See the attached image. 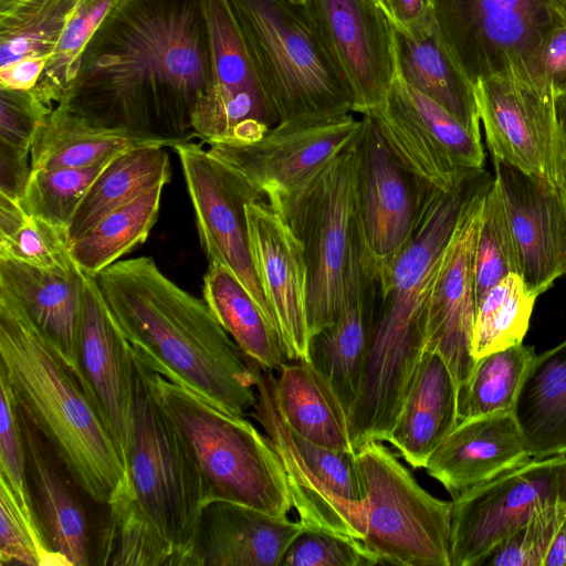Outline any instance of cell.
Listing matches in <instances>:
<instances>
[{
  "mask_svg": "<svg viewBox=\"0 0 566 566\" xmlns=\"http://www.w3.org/2000/svg\"><path fill=\"white\" fill-rule=\"evenodd\" d=\"M380 564L360 539L306 528L286 548L280 566H373Z\"/></svg>",
  "mask_w": 566,
  "mask_h": 566,
  "instance_id": "obj_46",
  "label": "cell"
},
{
  "mask_svg": "<svg viewBox=\"0 0 566 566\" xmlns=\"http://www.w3.org/2000/svg\"><path fill=\"white\" fill-rule=\"evenodd\" d=\"M518 274L517 253L499 186L493 180L480 210L473 253L475 305L509 274Z\"/></svg>",
  "mask_w": 566,
  "mask_h": 566,
  "instance_id": "obj_42",
  "label": "cell"
},
{
  "mask_svg": "<svg viewBox=\"0 0 566 566\" xmlns=\"http://www.w3.org/2000/svg\"><path fill=\"white\" fill-rule=\"evenodd\" d=\"M125 471L106 505L104 525L115 547L142 565L192 566L206 505L201 474L159 398L154 370L135 350Z\"/></svg>",
  "mask_w": 566,
  "mask_h": 566,
  "instance_id": "obj_4",
  "label": "cell"
},
{
  "mask_svg": "<svg viewBox=\"0 0 566 566\" xmlns=\"http://www.w3.org/2000/svg\"><path fill=\"white\" fill-rule=\"evenodd\" d=\"M494 178L484 168L451 189L427 185L416 229L380 284V301L349 419L373 433L392 429L426 350L424 308L438 265L467 210Z\"/></svg>",
  "mask_w": 566,
  "mask_h": 566,
  "instance_id": "obj_3",
  "label": "cell"
},
{
  "mask_svg": "<svg viewBox=\"0 0 566 566\" xmlns=\"http://www.w3.org/2000/svg\"><path fill=\"white\" fill-rule=\"evenodd\" d=\"M392 24L409 29L422 22L430 13L427 0H379Z\"/></svg>",
  "mask_w": 566,
  "mask_h": 566,
  "instance_id": "obj_52",
  "label": "cell"
},
{
  "mask_svg": "<svg viewBox=\"0 0 566 566\" xmlns=\"http://www.w3.org/2000/svg\"><path fill=\"white\" fill-rule=\"evenodd\" d=\"M301 1H305V0H301Z\"/></svg>",
  "mask_w": 566,
  "mask_h": 566,
  "instance_id": "obj_57",
  "label": "cell"
},
{
  "mask_svg": "<svg viewBox=\"0 0 566 566\" xmlns=\"http://www.w3.org/2000/svg\"><path fill=\"white\" fill-rule=\"evenodd\" d=\"M353 113L280 122L252 143L209 144V153L230 168L273 210L295 197L360 129Z\"/></svg>",
  "mask_w": 566,
  "mask_h": 566,
  "instance_id": "obj_12",
  "label": "cell"
},
{
  "mask_svg": "<svg viewBox=\"0 0 566 566\" xmlns=\"http://www.w3.org/2000/svg\"><path fill=\"white\" fill-rule=\"evenodd\" d=\"M274 395L282 418L296 433L329 449L356 451L346 409L308 361L284 364L274 378Z\"/></svg>",
  "mask_w": 566,
  "mask_h": 566,
  "instance_id": "obj_32",
  "label": "cell"
},
{
  "mask_svg": "<svg viewBox=\"0 0 566 566\" xmlns=\"http://www.w3.org/2000/svg\"><path fill=\"white\" fill-rule=\"evenodd\" d=\"M107 163L31 170L21 203L30 214L67 230L80 202Z\"/></svg>",
  "mask_w": 566,
  "mask_h": 566,
  "instance_id": "obj_43",
  "label": "cell"
},
{
  "mask_svg": "<svg viewBox=\"0 0 566 566\" xmlns=\"http://www.w3.org/2000/svg\"><path fill=\"white\" fill-rule=\"evenodd\" d=\"M303 525L248 505L212 501L199 522L192 566H280Z\"/></svg>",
  "mask_w": 566,
  "mask_h": 566,
  "instance_id": "obj_27",
  "label": "cell"
},
{
  "mask_svg": "<svg viewBox=\"0 0 566 566\" xmlns=\"http://www.w3.org/2000/svg\"><path fill=\"white\" fill-rule=\"evenodd\" d=\"M565 516L566 504L538 510L524 525L496 544L478 566H543L554 534Z\"/></svg>",
  "mask_w": 566,
  "mask_h": 566,
  "instance_id": "obj_45",
  "label": "cell"
},
{
  "mask_svg": "<svg viewBox=\"0 0 566 566\" xmlns=\"http://www.w3.org/2000/svg\"><path fill=\"white\" fill-rule=\"evenodd\" d=\"M164 146L132 148L113 157L90 186L67 228L70 244L112 211L170 180Z\"/></svg>",
  "mask_w": 566,
  "mask_h": 566,
  "instance_id": "obj_33",
  "label": "cell"
},
{
  "mask_svg": "<svg viewBox=\"0 0 566 566\" xmlns=\"http://www.w3.org/2000/svg\"><path fill=\"white\" fill-rule=\"evenodd\" d=\"M458 422L455 379L439 354L424 350L387 441L410 467L424 469Z\"/></svg>",
  "mask_w": 566,
  "mask_h": 566,
  "instance_id": "obj_30",
  "label": "cell"
},
{
  "mask_svg": "<svg viewBox=\"0 0 566 566\" xmlns=\"http://www.w3.org/2000/svg\"><path fill=\"white\" fill-rule=\"evenodd\" d=\"M484 196L467 210L455 228L438 265L424 308L426 350L443 358L458 387L476 363L472 354L473 253Z\"/></svg>",
  "mask_w": 566,
  "mask_h": 566,
  "instance_id": "obj_23",
  "label": "cell"
},
{
  "mask_svg": "<svg viewBox=\"0 0 566 566\" xmlns=\"http://www.w3.org/2000/svg\"><path fill=\"white\" fill-rule=\"evenodd\" d=\"M379 1V0H378Z\"/></svg>",
  "mask_w": 566,
  "mask_h": 566,
  "instance_id": "obj_58",
  "label": "cell"
},
{
  "mask_svg": "<svg viewBox=\"0 0 566 566\" xmlns=\"http://www.w3.org/2000/svg\"><path fill=\"white\" fill-rule=\"evenodd\" d=\"M85 274L0 259V290L7 292L76 374Z\"/></svg>",
  "mask_w": 566,
  "mask_h": 566,
  "instance_id": "obj_28",
  "label": "cell"
},
{
  "mask_svg": "<svg viewBox=\"0 0 566 566\" xmlns=\"http://www.w3.org/2000/svg\"><path fill=\"white\" fill-rule=\"evenodd\" d=\"M356 453L366 491L365 547L380 564L451 566L452 501L420 486L381 441Z\"/></svg>",
  "mask_w": 566,
  "mask_h": 566,
  "instance_id": "obj_10",
  "label": "cell"
},
{
  "mask_svg": "<svg viewBox=\"0 0 566 566\" xmlns=\"http://www.w3.org/2000/svg\"><path fill=\"white\" fill-rule=\"evenodd\" d=\"M75 376L126 465L133 427L134 349L94 276L86 274Z\"/></svg>",
  "mask_w": 566,
  "mask_h": 566,
  "instance_id": "obj_20",
  "label": "cell"
},
{
  "mask_svg": "<svg viewBox=\"0 0 566 566\" xmlns=\"http://www.w3.org/2000/svg\"><path fill=\"white\" fill-rule=\"evenodd\" d=\"M495 181L513 235L520 276L535 296L566 274V203L562 190L501 159Z\"/></svg>",
  "mask_w": 566,
  "mask_h": 566,
  "instance_id": "obj_22",
  "label": "cell"
},
{
  "mask_svg": "<svg viewBox=\"0 0 566 566\" xmlns=\"http://www.w3.org/2000/svg\"><path fill=\"white\" fill-rule=\"evenodd\" d=\"M48 57H24L0 67V85L32 90L40 80Z\"/></svg>",
  "mask_w": 566,
  "mask_h": 566,
  "instance_id": "obj_51",
  "label": "cell"
},
{
  "mask_svg": "<svg viewBox=\"0 0 566 566\" xmlns=\"http://www.w3.org/2000/svg\"><path fill=\"white\" fill-rule=\"evenodd\" d=\"M202 293L216 318L251 360L277 371L289 361L276 332L229 270L209 263Z\"/></svg>",
  "mask_w": 566,
  "mask_h": 566,
  "instance_id": "obj_35",
  "label": "cell"
},
{
  "mask_svg": "<svg viewBox=\"0 0 566 566\" xmlns=\"http://www.w3.org/2000/svg\"><path fill=\"white\" fill-rule=\"evenodd\" d=\"M15 409L28 491L42 534L66 566L90 565L93 539L82 490L17 401Z\"/></svg>",
  "mask_w": 566,
  "mask_h": 566,
  "instance_id": "obj_24",
  "label": "cell"
},
{
  "mask_svg": "<svg viewBox=\"0 0 566 566\" xmlns=\"http://www.w3.org/2000/svg\"><path fill=\"white\" fill-rule=\"evenodd\" d=\"M530 459L513 412L500 411L460 420L424 469L454 499Z\"/></svg>",
  "mask_w": 566,
  "mask_h": 566,
  "instance_id": "obj_26",
  "label": "cell"
},
{
  "mask_svg": "<svg viewBox=\"0 0 566 566\" xmlns=\"http://www.w3.org/2000/svg\"><path fill=\"white\" fill-rule=\"evenodd\" d=\"M544 86L555 98L566 95V23L548 35L541 53Z\"/></svg>",
  "mask_w": 566,
  "mask_h": 566,
  "instance_id": "obj_49",
  "label": "cell"
},
{
  "mask_svg": "<svg viewBox=\"0 0 566 566\" xmlns=\"http://www.w3.org/2000/svg\"><path fill=\"white\" fill-rule=\"evenodd\" d=\"M0 259L39 268H76L67 230L30 214L20 198L0 192Z\"/></svg>",
  "mask_w": 566,
  "mask_h": 566,
  "instance_id": "obj_38",
  "label": "cell"
},
{
  "mask_svg": "<svg viewBox=\"0 0 566 566\" xmlns=\"http://www.w3.org/2000/svg\"><path fill=\"white\" fill-rule=\"evenodd\" d=\"M172 148L180 160L199 238L209 263L229 270L274 328L250 250L245 205L255 201V196L230 168L200 144L185 142Z\"/></svg>",
  "mask_w": 566,
  "mask_h": 566,
  "instance_id": "obj_17",
  "label": "cell"
},
{
  "mask_svg": "<svg viewBox=\"0 0 566 566\" xmlns=\"http://www.w3.org/2000/svg\"><path fill=\"white\" fill-rule=\"evenodd\" d=\"M53 108L32 90L0 85V145L31 153L34 135Z\"/></svg>",
  "mask_w": 566,
  "mask_h": 566,
  "instance_id": "obj_48",
  "label": "cell"
},
{
  "mask_svg": "<svg viewBox=\"0 0 566 566\" xmlns=\"http://www.w3.org/2000/svg\"><path fill=\"white\" fill-rule=\"evenodd\" d=\"M360 120L355 138L356 222L363 253L381 284L413 234L427 184L400 165L369 113Z\"/></svg>",
  "mask_w": 566,
  "mask_h": 566,
  "instance_id": "obj_14",
  "label": "cell"
},
{
  "mask_svg": "<svg viewBox=\"0 0 566 566\" xmlns=\"http://www.w3.org/2000/svg\"><path fill=\"white\" fill-rule=\"evenodd\" d=\"M427 1L443 43L473 86L501 76L549 92L541 53L552 31L566 23L557 0Z\"/></svg>",
  "mask_w": 566,
  "mask_h": 566,
  "instance_id": "obj_8",
  "label": "cell"
},
{
  "mask_svg": "<svg viewBox=\"0 0 566 566\" xmlns=\"http://www.w3.org/2000/svg\"><path fill=\"white\" fill-rule=\"evenodd\" d=\"M94 279L122 333L153 370L229 415H250L254 370L205 300L175 284L151 256L117 261Z\"/></svg>",
  "mask_w": 566,
  "mask_h": 566,
  "instance_id": "obj_2",
  "label": "cell"
},
{
  "mask_svg": "<svg viewBox=\"0 0 566 566\" xmlns=\"http://www.w3.org/2000/svg\"><path fill=\"white\" fill-rule=\"evenodd\" d=\"M536 298L518 274L492 286L475 305L474 358L523 343Z\"/></svg>",
  "mask_w": 566,
  "mask_h": 566,
  "instance_id": "obj_39",
  "label": "cell"
},
{
  "mask_svg": "<svg viewBox=\"0 0 566 566\" xmlns=\"http://www.w3.org/2000/svg\"><path fill=\"white\" fill-rule=\"evenodd\" d=\"M474 88L492 158L535 175L560 190L566 164L556 98L545 90L512 77H491Z\"/></svg>",
  "mask_w": 566,
  "mask_h": 566,
  "instance_id": "obj_18",
  "label": "cell"
},
{
  "mask_svg": "<svg viewBox=\"0 0 566 566\" xmlns=\"http://www.w3.org/2000/svg\"><path fill=\"white\" fill-rule=\"evenodd\" d=\"M379 301V280L363 253L357 229L337 318L308 343V363L329 384L347 415L357 395Z\"/></svg>",
  "mask_w": 566,
  "mask_h": 566,
  "instance_id": "obj_25",
  "label": "cell"
},
{
  "mask_svg": "<svg viewBox=\"0 0 566 566\" xmlns=\"http://www.w3.org/2000/svg\"><path fill=\"white\" fill-rule=\"evenodd\" d=\"M148 145L163 146L128 133L95 126L55 106L34 135L31 170L99 165L123 151Z\"/></svg>",
  "mask_w": 566,
  "mask_h": 566,
  "instance_id": "obj_34",
  "label": "cell"
},
{
  "mask_svg": "<svg viewBox=\"0 0 566 566\" xmlns=\"http://www.w3.org/2000/svg\"><path fill=\"white\" fill-rule=\"evenodd\" d=\"M80 0H25L0 15V67L50 57Z\"/></svg>",
  "mask_w": 566,
  "mask_h": 566,
  "instance_id": "obj_40",
  "label": "cell"
},
{
  "mask_svg": "<svg viewBox=\"0 0 566 566\" xmlns=\"http://www.w3.org/2000/svg\"><path fill=\"white\" fill-rule=\"evenodd\" d=\"M536 356L523 343L476 359L458 387L459 421L500 411H512L524 375Z\"/></svg>",
  "mask_w": 566,
  "mask_h": 566,
  "instance_id": "obj_37",
  "label": "cell"
},
{
  "mask_svg": "<svg viewBox=\"0 0 566 566\" xmlns=\"http://www.w3.org/2000/svg\"><path fill=\"white\" fill-rule=\"evenodd\" d=\"M212 81L196 107L195 137L207 144L252 143L279 124L229 0H208Z\"/></svg>",
  "mask_w": 566,
  "mask_h": 566,
  "instance_id": "obj_16",
  "label": "cell"
},
{
  "mask_svg": "<svg viewBox=\"0 0 566 566\" xmlns=\"http://www.w3.org/2000/svg\"><path fill=\"white\" fill-rule=\"evenodd\" d=\"M250 363L256 389L250 416L263 428L280 458L298 522L306 528L361 541L366 491L356 451L329 449L292 430L277 408L273 370Z\"/></svg>",
  "mask_w": 566,
  "mask_h": 566,
  "instance_id": "obj_9",
  "label": "cell"
},
{
  "mask_svg": "<svg viewBox=\"0 0 566 566\" xmlns=\"http://www.w3.org/2000/svg\"><path fill=\"white\" fill-rule=\"evenodd\" d=\"M0 476L9 484L27 518L41 531L25 480L24 452L15 401L2 373H0Z\"/></svg>",
  "mask_w": 566,
  "mask_h": 566,
  "instance_id": "obj_47",
  "label": "cell"
},
{
  "mask_svg": "<svg viewBox=\"0 0 566 566\" xmlns=\"http://www.w3.org/2000/svg\"><path fill=\"white\" fill-rule=\"evenodd\" d=\"M369 114L400 165L423 184L449 190L484 168L481 136L397 75L384 104Z\"/></svg>",
  "mask_w": 566,
  "mask_h": 566,
  "instance_id": "obj_15",
  "label": "cell"
},
{
  "mask_svg": "<svg viewBox=\"0 0 566 566\" xmlns=\"http://www.w3.org/2000/svg\"><path fill=\"white\" fill-rule=\"evenodd\" d=\"M279 123L354 113V98L305 1L229 0Z\"/></svg>",
  "mask_w": 566,
  "mask_h": 566,
  "instance_id": "obj_6",
  "label": "cell"
},
{
  "mask_svg": "<svg viewBox=\"0 0 566 566\" xmlns=\"http://www.w3.org/2000/svg\"><path fill=\"white\" fill-rule=\"evenodd\" d=\"M120 0H80L48 59L34 94L48 106L57 104L74 80L81 56L104 19Z\"/></svg>",
  "mask_w": 566,
  "mask_h": 566,
  "instance_id": "obj_41",
  "label": "cell"
},
{
  "mask_svg": "<svg viewBox=\"0 0 566 566\" xmlns=\"http://www.w3.org/2000/svg\"><path fill=\"white\" fill-rule=\"evenodd\" d=\"M154 373L159 398L200 471L206 504L227 501L286 518L292 503L285 472L266 436Z\"/></svg>",
  "mask_w": 566,
  "mask_h": 566,
  "instance_id": "obj_7",
  "label": "cell"
},
{
  "mask_svg": "<svg viewBox=\"0 0 566 566\" xmlns=\"http://www.w3.org/2000/svg\"><path fill=\"white\" fill-rule=\"evenodd\" d=\"M557 2L566 14V0H557Z\"/></svg>",
  "mask_w": 566,
  "mask_h": 566,
  "instance_id": "obj_56",
  "label": "cell"
},
{
  "mask_svg": "<svg viewBox=\"0 0 566 566\" xmlns=\"http://www.w3.org/2000/svg\"><path fill=\"white\" fill-rule=\"evenodd\" d=\"M0 565L66 566L41 531L22 512L7 481L0 476Z\"/></svg>",
  "mask_w": 566,
  "mask_h": 566,
  "instance_id": "obj_44",
  "label": "cell"
},
{
  "mask_svg": "<svg viewBox=\"0 0 566 566\" xmlns=\"http://www.w3.org/2000/svg\"><path fill=\"white\" fill-rule=\"evenodd\" d=\"M250 250L289 361H308V273L303 244L264 200L245 205Z\"/></svg>",
  "mask_w": 566,
  "mask_h": 566,
  "instance_id": "obj_21",
  "label": "cell"
},
{
  "mask_svg": "<svg viewBox=\"0 0 566 566\" xmlns=\"http://www.w3.org/2000/svg\"><path fill=\"white\" fill-rule=\"evenodd\" d=\"M543 566H566V516L554 534Z\"/></svg>",
  "mask_w": 566,
  "mask_h": 566,
  "instance_id": "obj_53",
  "label": "cell"
},
{
  "mask_svg": "<svg viewBox=\"0 0 566 566\" xmlns=\"http://www.w3.org/2000/svg\"><path fill=\"white\" fill-rule=\"evenodd\" d=\"M512 412L531 459L566 454V340L534 357Z\"/></svg>",
  "mask_w": 566,
  "mask_h": 566,
  "instance_id": "obj_31",
  "label": "cell"
},
{
  "mask_svg": "<svg viewBox=\"0 0 566 566\" xmlns=\"http://www.w3.org/2000/svg\"><path fill=\"white\" fill-rule=\"evenodd\" d=\"M355 171L354 140L277 212L304 248L311 336L335 322L343 300L357 235Z\"/></svg>",
  "mask_w": 566,
  "mask_h": 566,
  "instance_id": "obj_11",
  "label": "cell"
},
{
  "mask_svg": "<svg viewBox=\"0 0 566 566\" xmlns=\"http://www.w3.org/2000/svg\"><path fill=\"white\" fill-rule=\"evenodd\" d=\"M0 357L15 401L83 493L107 505L125 478L117 447L73 370L2 290Z\"/></svg>",
  "mask_w": 566,
  "mask_h": 566,
  "instance_id": "obj_5",
  "label": "cell"
},
{
  "mask_svg": "<svg viewBox=\"0 0 566 566\" xmlns=\"http://www.w3.org/2000/svg\"><path fill=\"white\" fill-rule=\"evenodd\" d=\"M30 174V151L0 145V192L21 199Z\"/></svg>",
  "mask_w": 566,
  "mask_h": 566,
  "instance_id": "obj_50",
  "label": "cell"
},
{
  "mask_svg": "<svg viewBox=\"0 0 566 566\" xmlns=\"http://www.w3.org/2000/svg\"><path fill=\"white\" fill-rule=\"evenodd\" d=\"M354 98V113L386 101L396 77L394 24L378 0H305Z\"/></svg>",
  "mask_w": 566,
  "mask_h": 566,
  "instance_id": "obj_19",
  "label": "cell"
},
{
  "mask_svg": "<svg viewBox=\"0 0 566 566\" xmlns=\"http://www.w3.org/2000/svg\"><path fill=\"white\" fill-rule=\"evenodd\" d=\"M164 186L112 211L70 244L71 256L86 275L98 273L144 243L158 218Z\"/></svg>",
  "mask_w": 566,
  "mask_h": 566,
  "instance_id": "obj_36",
  "label": "cell"
},
{
  "mask_svg": "<svg viewBox=\"0 0 566 566\" xmlns=\"http://www.w3.org/2000/svg\"><path fill=\"white\" fill-rule=\"evenodd\" d=\"M208 0H120L85 48L56 106L174 147L212 81Z\"/></svg>",
  "mask_w": 566,
  "mask_h": 566,
  "instance_id": "obj_1",
  "label": "cell"
},
{
  "mask_svg": "<svg viewBox=\"0 0 566 566\" xmlns=\"http://www.w3.org/2000/svg\"><path fill=\"white\" fill-rule=\"evenodd\" d=\"M394 40L396 75L481 136L475 88L443 43L431 12L409 29L394 25Z\"/></svg>",
  "mask_w": 566,
  "mask_h": 566,
  "instance_id": "obj_29",
  "label": "cell"
},
{
  "mask_svg": "<svg viewBox=\"0 0 566 566\" xmlns=\"http://www.w3.org/2000/svg\"><path fill=\"white\" fill-rule=\"evenodd\" d=\"M555 105L560 134L562 153L566 164V95L556 98Z\"/></svg>",
  "mask_w": 566,
  "mask_h": 566,
  "instance_id": "obj_54",
  "label": "cell"
},
{
  "mask_svg": "<svg viewBox=\"0 0 566 566\" xmlns=\"http://www.w3.org/2000/svg\"><path fill=\"white\" fill-rule=\"evenodd\" d=\"M566 504V454L530 459L452 501L451 566L480 560L532 515Z\"/></svg>",
  "mask_w": 566,
  "mask_h": 566,
  "instance_id": "obj_13",
  "label": "cell"
},
{
  "mask_svg": "<svg viewBox=\"0 0 566 566\" xmlns=\"http://www.w3.org/2000/svg\"><path fill=\"white\" fill-rule=\"evenodd\" d=\"M562 193L564 196V199H565V203H566V174H565V177H564V181H563V185H562Z\"/></svg>",
  "mask_w": 566,
  "mask_h": 566,
  "instance_id": "obj_55",
  "label": "cell"
}]
</instances>
